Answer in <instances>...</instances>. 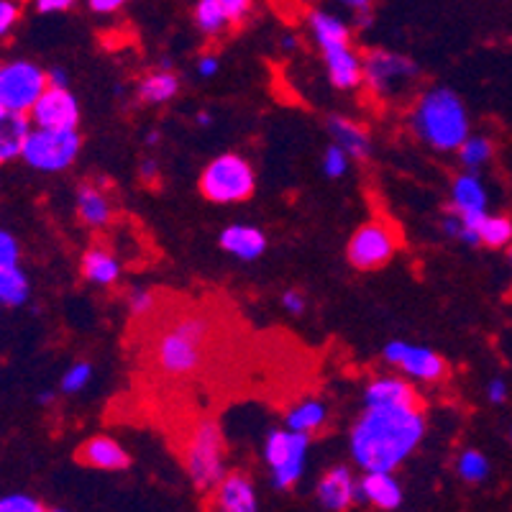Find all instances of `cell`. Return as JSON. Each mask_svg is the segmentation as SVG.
Segmentation results:
<instances>
[{
	"label": "cell",
	"mask_w": 512,
	"mask_h": 512,
	"mask_svg": "<svg viewBox=\"0 0 512 512\" xmlns=\"http://www.w3.org/2000/svg\"><path fill=\"white\" fill-rule=\"evenodd\" d=\"M423 436V405H364L349 433L351 461L361 472H397Z\"/></svg>",
	"instance_id": "cell-1"
},
{
	"label": "cell",
	"mask_w": 512,
	"mask_h": 512,
	"mask_svg": "<svg viewBox=\"0 0 512 512\" xmlns=\"http://www.w3.org/2000/svg\"><path fill=\"white\" fill-rule=\"evenodd\" d=\"M213 318L200 310L177 315L152 341V364L167 379H190L203 369L213 341Z\"/></svg>",
	"instance_id": "cell-2"
},
{
	"label": "cell",
	"mask_w": 512,
	"mask_h": 512,
	"mask_svg": "<svg viewBox=\"0 0 512 512\" xmlns=\"http://www.w3.org/2000/svg\"><path fill=\"white\" fill-rule=\"evenodd\" d=\"M413 134L436 152H459L469 139V113L459 95L451 88H431L418 95L410 108Z\"/></svg>",
	"instance_id": "cell-3"
},
{
	"label": "cell",
	"mask_w": 512,
	"mask_h": 512,
	"mask_svg": "<svg viewBox=\"0 0 512 512\" xmlns=\"http://www.w3.org/2000/svg\"><path fill=\"white\" fill-rule=\"evenodd\" d=\"M182 466L192 487L210 492L226 477V436L216 418H200L182 438Z\"/></svg>",
	"instance_id": "cell-4"
},
{
	"label": "cell",
	"mask_w": 512,
	"mask_h": 512,
	"mask_svg": "<svg viewBox=\"0 0 512 512\" xmlns=\"http://www.w3.org/2000/svg\"><path fill=\"white\" fill-rule=\"evenodd\" d=\"M420 67L405 54L390 49H372L364 54V85L379 103H397L418 85Z\"/></svg>",
	"instance_id": "cell-5"
},
{
	"label": "cell",
	"mask_w": 512,
	"mask_h": 512,
	"mask_svg": "<svg viewBox=\"0 0 512 512\" xmlns=\"http://www.w3.org/2000/svg\"><path fill=\"white\" fill-rule=\"evenodd\" d=\"M200 195L216 205H236L251 200L256 192V172L246 157L226 152L208 162L198 180Z\"/></svg>",
	"instance_id": "cell-6"
},
{
	"label": "cell",
	"mask_w": 512,
	"mask_h": 512,
	"mask_svg": "<svg viewBox=\"0 0 512 512\" xmlns=\"http://www.w3.org/2000/svg\"><path fill=\"white\" fill-rule=\"evenodd\" d=\"M82 149V136L77 128H36L31 126L29 136L24 141V159L29 167L39 169V172H49V175H57V172H67L72 164L77 162Z\"/></svg>",
	"instance_id": "cell-7"
},
{
	"label": "cell",
	"mask_w": 512,
	"mask_h": 512,
	"mask_svg": "<svg viewBox=\"0 0 512 512\" xmlns=\"http://www.w3.org/2000/svg\"><path fill=\"white\" fill-rule=\"evenodd\" d=\"M402 246V233L387 218L361 223L346 246V259L359 272H377L395 259Z\"/></svg>",
	"instance_id": "cell-8"
},
{
	"label": "cell",
	"mask_w": 512,
	"mask_h": 512,
	"mask_svg": "<svg viewBox=\"0 0 512 512\" xmlns=\"http://www.w3.org/2000/svg\"><path fill=\"white\" fill-rule=\"evenodd\" d=\"M310 456V436L290 431V428H272L264 438V461L269 477L277 489L295 487L305 474Z\"/></svg>",
	"instance_id": "cell-9"
},
{
	"label": "cell",
	"mask_w": 512,
	"mask_h": 512,
	"mask_svg": "<svg viewBox=\"0 0 512 512\" xmlns=\"http://www.w3.org/2000/svg\"><path fill=\"white\" fill-rule=\"evenodd\" d=\"M49 77L44 67L29 59H8L0 64V108L29 116L36 100L47 93Z\"/></svg>",
	"instance_id": "cell-10"
},
{
	"label": "cell",
	"mask_w": 512,
	"mask_h": 512,
	"mask_svg": "<svg viewBox=\"0 0 512 512\" xmlns=\"http://www.w3.org/2000/svg\"><path fill=\"white\" fill-rule=\"evenodd\" d=\"M384 364H390L395 372L408 377L410 382L420 384H438L446 379L448 364L438 351L428 346H415L408 341H390L382 349Z\"/></svg>",
	"instance_id": "cell-11"
},
{
	"label": "cell",
	"mask_w": 512,
	"mask_h": 512,
	"mask_svg": "<svg viewBox=\"0 0 512 512\" xmlns=\"http://www.w3.org/2000/svg\"><path fill=\"white\" fill-rule=\"evenodd\" d=\"M254 13V0H198L192 8L195 29L208 39H218L228 29H241Z\"/></svg>",
	"instance_id": "cell-12"
},
{
	"label": "cell",
	"mask_w": 512,
	"mask_h": 512,
	"mask_svg": "<svg viewBox=\"0 0 512 512\" xmlns=\"http://www.w3.org/2000/svg\"><path fill=\"white\" fill-rule=\"evenodd\" d=\"M31 126L36 128H77L80 126V103L70 88H47V93L36 100L34 111L29 113Z\"/></svg>",
	"instance_id": "cell-13"
},
{
	"label": "cell",
	"mask_w": 512,
	"mask_h": 512,
	"mask_svg": "<svg viewBox=\"0 0 512 512\" xmlns=\"http://www.w3.org/2000/svg\"><path fill=\"white\" fill-rule=\"evenodd\" d=\"M208 495V512H259L256 487L244 472H228Z\"/></svg>",
	"instance_id": "cell-14"
},
{
	"label": "cell",
	"mask_w": 512,
	"mask_h": 512,
	"mask_svg": "<svg viewBox=\"0 0 512 512\" xmlns=\"http://www.w3.org/2000/svg\"><path fill=\"white\" fill-rule=\"evenodd\" d=\"M326 75L331 85L341 93H351L364 85V57L354 49V44H338L320 52Z\"/></svg>",
	"instance_id": "cell-15"
},
{
	"label": "cell",
	"mask_w": 512,
	"mask_h": 512,
	"mask_svg": "<svg viewBox=\"0 0 512 512\" xmlns=\"http://www.w3.org/2000/svg\"><path fill=\"white\" fill-rule=\"evenodd\" d=\"M315 495H318V502L323 510L346 512L349 507H354L359 502V479H356V474L351 472L349 466H331L320 477Z\"/></svg>",
	"instance_id": "cell-16"
},
{
	"label": "cell",
	"mask_w": 512,
	"mask_h": 512,
	"mask_svg": "<svg viewBox=\"0 0 512 512\" xmlns=\"http://www.w3.org/2000/svg\"><path fill=\"white\" fill-rule=\"evenodd\" d=\"M361 402L367 408L374 405H423L418 390L410 379H402V374H377L367 382L361 392Z\"/></svg>",
	"instance_id": "cell-17"
},
{
	"label": "cell",
	"mask_w": 512,
	"mask_h": 512,
	"mask_svg": "<svg viewBox=\"0 0 512 512\" xmlns=\"http://www.w3.org/2000/svg\"><path fill=\"white\" fill-rule=\"evenodd\" d=\"M77 461L100 472H123L131 466L126 448L111 436H93L77 448Z\"/></svg>",
	"instance_id": "cell-18"
},
{
	"label": "cell",
	"mask_w": 512,
	"mask_h": 512,
	"mask_svg": "<svg viewBox=\"0 0 512 512\" xmlns=\"http://www.w3.org/2000/svg\"><path fill=\"white\" fill-rule=\"evenodd\" d=\"M77 221L90 231H103L111 226L113 221V200L108 198V192L95 182H82L77 187Z\"/></svg>",
	"instance_id": "cell-19"
},
{
	"label": "cell",
	"mask_w": 512,
	"mask_h": 512,
	"mask_svg": "<svg viewBox=\"0 0 512 512\" xmlns=\"http://www.w3.org/2000/svg\"><path fill=\"white\" fill-rule=\"evenodd\" d=\"M221 249L239 262H256L267 251V233L249 223H233L221 231Z\"/></svg>",
	"instance_id": "cell-20"
},
{
	"label": "cell",
	"mask_w": 512,
	"mask_h": 512,
	"mask_svg": "<svg viewBox=\"0 0 512 512\" xmlns=\"http://www.w3.org/2000/svg\"><path fill=\"white\" fill-rule=\"evenodd\" d=\"M359 502L377 507L382 512L397 510L402 505V487L395 472H364L359 479Z\"/></svg>",
	"instance_id": "cell-21"
},
{
	"label": "cell",
	"mask_w": 512,
	"mask_h": 512,
	"mask_svg": "<svg viewBox=\"0 0 512 512\" xmlns=\"http://www.w3.org/2000/svg\"><path fill=\"white\" fill-rule=\"evenodd\" d=\"M328 134L333 144H338L351 157V162H367L372 154V136L359 121L346 116L328 118Z\"/></svg>",
	"instance_id": "cell-22"
},
{
	"label": "cell",
	"mask_w": 512,
	"mask_h": 512,
	"mask_svg": "<svg viewBox=\"0 0 512 512\" xmlns=\"http://www.w3.org/2000/svg\"><path fill=\"white\" fill-rule=\"evenodd\" d=\"M328 420H331V410H328L326 400H320V397H303L285 410V428L305 433L310 438L318 436L328 425Z\"/></svg>",
	"instance_id": "cell-23"
},
{
	"label": "cell",
	"mask_w": 512,
	"mask_h": 512,
	"mask_svg": "<svg viewBox=\"0 0 512 512\" xmlns=\"http://www.w3.org/2000/svg\"><path fill=\"white\" fill-rule=\"evenodd\" d=\"M82 277L95 287H113L121 280V262L108 246L93 244L82 254Z\"/></svg>",
	"instance_id": "cell-24"
},
{
	"label": "cell",
	"mask_w": 512,
	"mask_h": 512,
	"mask_svg": "<svg viewBox=\"0 0 512 512\" xmlns=\"http://www.w3.org/2000/svg\"><path fill=\"white\" fill-rule=\"evenodd\" d=\"M177 93H180V77L169 64H164L162 70L144 75L136 85V98L144 105H167L169 100L177 98Z\"/></svg>",
	"instance_id": "cell-25"
},
{
	"label": "cell",
	"mask_w": 512,
	"mask_h": 512,
	"mask_svg": "<svg viewBox=\"0 0 512 512\" xmlns=\"http://www.w3.org/2000/svg\"><path fill=\"white\" fill-rule=\"evenodd\" d=\"M308 31L320 52L328 47H338V44H351V26L344 18L320 11V8L308 13Z\"/></svg>",
	"instance_id": "cell-26"
},
{
	"label": "cell",
	"mask_w": 512,
	"mask_h": 512,
	"mask_svg": "<svg viewBox=\"0 0 512 512\" xmlns=\"http://www.w3.org/2000/svg\"><path fill=\"white\" fill-rule=\"evenodd\" d=\"M29 131V116H18V113H8L0 108V167L13 159H21Z\"/></svg>",
	"instance_id": "cell-27"
},
{
	"label": "cell",
	"mask_w": 512,
	"mask_h": 512,
	"mask_svg": "<svg viewBox=\"0 0 512 512\" xmlns=\"http://www.w3.org/2000/svg\"><path fill=\"white\" fill-rule=\"evenodd\" d=\"M31 282L26 277L24 267L0 269V305L6 308H21L29 303Z\"/></svg>",
	"instance_id": "cell-28"
},
{
	"label": "cell",
	"mask_w": 512,
	"mask_h": 512,
	"mask_svg": "<svg viewBox=\"0 0 512 512\" xmlns=\"http://www.w3.org/2000/svg\"><path fill=\"white\" fill-rule=\"evenodd\" d=\"M456 154H459V162L466 172H479L484 164H489V159L495 154V146L484 136H469Z\"/></svg>",
	"instance_id": "cell-29"
},
{
	"label": "cell",
	"mask_w": 512,
	"mask_h": 512,
	"mask_svg": "<svg viewBox=\"0 0 512 512\" xmlns=\"http://www.w3.org/2000/svg\"><path fill=\"white\" fill-rule=\"evenodd\" d=\"M479 244L487 249H505L512 244V218L489 216L479 226Z\"/></svg>",
	"instance_id": "cell-30"
},
{
	"label": "cell",
	"mask_w": 512,
	"mask_h": 512,
	"mask_svg": "<svg viewBox=\"0 0 512 512\" xmlns=\"http://www.w3.org/2000/svg\"><path fill=\"white\" fill-rule=\"evenodd\" d=\"M456 474L469 484L484 482L489 477V459L477 448H466L456 459Z\"/></svg>",
	"instance_id": "cell-31"
},
{
	"label": "cell",
	"mask_w": 512,
	"mask_h": 512,
	"mask_svg": "<svg viewBox=\"0 0 512 512\" xmlns=\"http://www.w3.org/2000/svg\"><path fill=\"white\" fill-rule=\"evenodd\" d=\"M93 382V364L90 361H75L72 367H67V372L59 379V390L64 395H77L82 392L88 384Z\"/></svg>",
	"instance_id": "cell-32"
},
{
	"label": "cell",
	"mask_w": 512,
	"mask_h": 512,
	"mask_svg": "<svg viewBox=\"0 0 512 512\" xmlns=\"http://www.w3.org/2000/svg\"><path fill=\"white\" fill-rule=\"evenodd\" d=\"M126 308L131 318H149L157 310V292L149 287H131L126 292Z\"/></svg>",
	"instance_id": "cell-33"
},
{
	"label": "cell",
	"mask_w": 512,
	"mask_h": 512,
	"mask_svg": "<svg viewBox=\"0 0 512 512\" xmlns=\"http://www.w3.org/2000/svg\"><path fill=\"white\" fill-rule=\"evenodd\" d=\"M349 164H351L349 154H346L338 144H331L326 149V154H323V162H320V167H323V172H326L328 180H341V177L349 172Z\"/></svg>",
	"instance_id": "cell-34"
},
{
	"label": "cell",
	"mask_w": 512,
	"mask_h": 512,
	"mask_svg": "<svg viewBox=\"0 0 512 512\" xmlns=\"http://www.w3.org/2000/svg\"><path fill=\"white\" fill-rule=\"evenodd\" d=\"M8 267H21V246L11 231L0 228V269Z\"/></svg>",
	"instance_id": "cell-35"
},
{
	"label": "cell",
	"mask_w": 512,
	"mask_h": 512,
	"mask_svg": "<svg viewBox=\"0 0 512 512\" xmlns=\"http://www.w3.org/2000/svg\"><path fill=\"white\" fill-rule=\"evenodd\" d=\"M0 512H47V507L41 505L36 497L16 492V495L0 497Z\"/></svg>",
	"instance_id": "cell-36"
},
{
	"label": "cell",
	"mask_w": 512,
	"mask_h": 512,
	"mask_svg": "<svg viewBox=\"0 0 512 512\" xmlns=\"http://www.w3.org/2000/svg\"><path fill=\"white\" fill-rule=\"evenodd\" d=\"M21 18V3L18 0H0V39H6L16 29Z\"/></svg>",
	"instance_id": "cell-37"
},
{
	"label": "cell",
	"mask_w": 512,
	"mask_h": 512,
	"mask_svg": "<svg viewBox=\"0 0 512 512\" xmlns=\"http://www.w3.org/2000/svg\"><path fill=\"white\" fill-rule=\"evenodd\" d=\"M282 308L290 315H303L305 308H308V300L300 290H285L282 292Z\"/></svg>",
	"instance_id": "cell-38"
},
{
	"label": "cell",
	"mask_w": 512,
	"mask_h": 512,
	"mask_svg": "<svg viewBox=\"0 0 512 512\" xmlns=\"http://www.w3.org/2000/svg\"><path fill=\"white\" fill-rule=\"evenodd\" d=\"M77 0H34L36 11L49 16V13H67L70 8H75Z\"/></svg>",
	"instance_id": "cell-39"
},
{
	"label": "cell",
	"mask_w": 512,
	"mask_h": 512,
	"mask_svg": "<svg viewBox=\"0 0 512 512\" xmlns=\"http://www.w3.org/2000/svg\"><path fill=\"white\" fill-rule=\"evenodd\" d=\"M131 0H88V8L98 16H111V13L121 11L123 6H128Z\"/></svg>",
	"instance_id": "cell-40"
},
{
	"label": "cell",
	"mask_w": 512,
	"mask_h": 512,
	"mask_svg": "<svg viewBox=\"0 0 512 512\" xmlns=\"http://www.w3.org/2000/svg\"><path fill=\"white\" fill-rule=\"evenodd\" d=\"M507 395H510V390H507V382L502 377H495L487 384V397L492 405H502L507 400Z\"/></svg>",
	"instance_id": "cell-41"
},
{
	"label": "cell",
	"mask_w": 512,
	"mask_h": 512,
	"mask_svg": "<svg viewBox=\"0 0 512 512\" xmlns=\"http://www.w3.org/2000/svg\"><path fill=\"white\" fill-rule=\"evenodd\" d=\"M218 70H221V59L216 57V54H203V57H198V75L200 77H216Z\"/></svg>",
	"instance_id": "cell-42"
},
{
	"label": "cell",
	"mask_w": 512,
	"mask_h": 512,
	"mask_svg": "<svg viewBox=\"0 0 512 512\" xmlns=\"http://www.w3.org/2000/svg\"><path fill=\"white\" fill-rule=\"evenodd\" d=\"M141 172V180L149 182V185H157L159 182V162L157 159H144L139 167Z\"/></svg>",
	"instance_id": "cell-43"
},
{
	"label": "cell",
	"mask_w": 512,
	"mask_h": 512,
	"mask_svg": "<svg viewBox=\"0 0 512 512\" xmlns=\"http://www.w3.org/2000/svg\"><path fill=\"white\" fill-rule=\"evenodd\" d=\"M47 77H49V88H70V77H67V72H64L62 67H52V70H47Z\"/></svg>",
	"instance_id": "cell-44"
},
{
	"label": "cell",
	"mask_w": 512,
	"mask_h": 512,
	"mask_svg": "<svg viewBox=\"0 0 512 512\" xmlns=\"http://www.w3.org/2000/svg\"><path fill=\"white\" fill-rule=\"evenodd\" d=\"M346 8H351L354 13L361 11H372V0H341Z\"/></svg>",
	"instance_id": "cell-45"
},
{
	"label": "cell",
	"mask_w": 512,
	"mask_h": 512,
	"mask_svg": "<svg viewBox=\"0 0 512 512\" xmlns=\"http://www.w3.org/2000/svg\"><path fill=\"white\" fill-rule=\"evenodd\" d=\"M195 121H198V126H203V128H208L210 123H213V118H210V113H198V118H195Z\"/></svg>",
	"instance_id": "cell-46"
},
{
	"label": "cell",
	"mask_w": 512,
	"mask_h": 512,
	"mask_svg": "<svg viewBox=\"0 0 512 512\" xmlns=\"http://www.w3.org/2000/svg\"><path fill=\"white\" fill-rule=\"evenodd\" d=\"M39 402H41V405H52V402H54V392L52 390H44L39 395Z\"/></svg>",
	"instance_id": "cell-47"
},
{
	"label": "cell",
	"mask_w": 512,
	"mask_h": 512,
	"mask_svg": "<svg viewBox=\"0 0 512 512\" xmlns=\"http://www.w3.org/2000/svg\"><path fill=\"white\" fill-rule=\"evenodd\" d=\"M282 47H285L287 52H292V49L297 47V39H292V36H285V39H282Z\"/></svg>",
	"instance_id": "cell-48"
},
{
	"label": "cell",
	"mask_w": 512,
	"mask_h": 512,
	"mask_svg": "<svg viewBox=\"0 0 512 512\" xmlns=\"http://www.w3.org/2000/svg\"><path fill=\"white\" fill-rule=\"evenodd\" d=\"M146 144H149V146H154V144H159V134H157V131H152V134H149V136H146Z\"/></svg>",
	"instance_id": "cell-49"
},
{
	"label": "cell",
	"mask_w": 512,
	"mask_h": 512,
	"mask_svg": "<svg viewBox=\"0 0 512 512\" xmlns=\"http://www.w3.org/2000/svg\"><path fill=\"white\" fill-rule=\"evenodd\" d=\"M510 259H512V244H510Z\"/></svg>",
	"instance_id": "cell-50"
},
{
	"label": "cell",
	"mask_w": 512,
	"mask_h": 512,
	"mask_svg": "<svg viewBox=\"0 0 512 512\" xmlns=\"http://www.w3.org/2000/svg\"><path fill=\"white\" fill-rule=\"evenodd\" d=\"M47 512H62V510H47Z\"/></svg>",
	"instance_id": "cell-51"
},
{
	"label": "cell",
	"mask_w": 512,
	"mask_h": 512,
	"mask_svg": "<svg viewBox=\"0 0 512 512\" xmlns=\"http://www.w3.org/2000/svg\"><path fill=\"white\" fill-rule=\"evenodd\" d=\"M510 300H512V287H510Z\"/></svg>",
	"instance_id": "cell-52"
},
{
	"label": "cell",
	"mask_w": 512,
	"mask_h": 512,
	"mask_svg": "<svg viewBox=\"0 0 512 512\" xmlns=\"http://www.w3.org/2000/svg\"><path fill=\"white\" fill-rule=\"evenodd\" d=\"M26 3H34V0H26Z\"/></svg>",
	"instance_id": "cell-53"
},
{
	"label": "cell",
	"mask_w": 512,
	"mask_h": 512,
	"mask_svg": "<svg viewBox=\"0 0 512 512\" xmlns=\"http://www.w3.org/2000/svg\"><path fill=\"white\" fill-rule=\"evenodd\" d=\"M510 438H512V433H510Z\"/></svg>",
	"instance_id": "cell-54"
}]
</instances>
